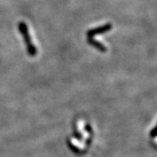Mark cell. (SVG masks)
<instances>
[{"label":"cell","mask_w":157,"mask_h":157,"mask_svg":"<svg viewBox=\"0 0 157 157\" xmlns=\"http://www.w3.org/2000/svg\"><path fill=\"white\" fill-rule=\"evenodd\" d=\"M19 30L20 34L23 37V40L25 42V45L26 46V51H27L28 55L31 56V57H34V56L37 55V48H36V46L32 40V38L30 35V32H29L26 24L24 23V22H19Z\"/></svg>","instance_id":"6da1fadb"},{"label":"cell","mask_w":157,"mask_h":157,"mask_svg":"<svg viewBox=\"0 0 157 157\" xmlns=\"http://www.w3.org/2000/svg\"><path fill=\"white\" fill-rule=\"evenodd\" d=\"M112 28H113L112 24L108 23V24H106V25H104L102 26H99V27L91 29V30L87 31V32H86V39L87 38H92L94 36L99 35V34L106 33V32H109Z\"/></svg>","instance_id":"7a4b0ae2"}]
</instances>
